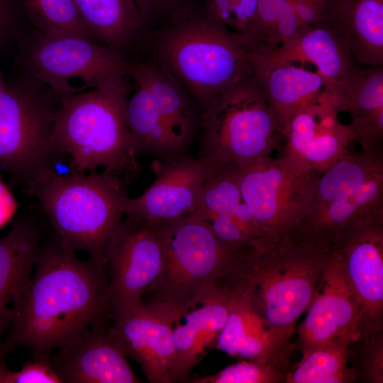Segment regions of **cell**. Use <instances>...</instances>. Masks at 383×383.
<instances>
[{
	"label": "cell",
	"instance_id": "1",
	"mask_svg": "<svg viewBox=\"0 0 383 383\" xmlns=\"http://www.w3.org/2000/svg\"><path fill=\"white\" fill-rule=\"evenodd\" d=\"M53 233L42 240L35 272L16 303L6 353L26 346L36 354L58 349L90 328L109 325V272L103 255L77 258Z\"/></svg>",
	"mask_w": 383,
	"mask_h": 383
},
{
	"label": "cell",
	"instance_id": "2",
	"mask_svg": "<svg viewBox=\"0 0 383 383\" xmlns=\"http://www.w3.org/2000/svg\"><path fill=\"white\" fill-rule=\"evenodd\" d=\"M331 244L295 231L264 238L233 252L216 287L245 301L274 338L291 348L300 316L316 292Z\"/></svg>",
	"mask_w": 383,
	"mask_h": 383
},
{
	"label": "cell",
	"instance_id": "3",
	"mask_svg": "<svg viewBox=\"0 0 383 383\" xmlns=\"http://www.w3.org/2000/svg\"><path fill=\"white\" fill-rule=\"evenodd\" d=\"M127 77L106 88L56 94L54 137L69 157L70 172L102 167L129 182L138 175L126 118Z\"/></svg>",
	"mask_w": 383,
	"mask_h": 383
},
{
	"label": "cell",
	"instance_id": "4",
	"mask_svg": "<svg viewBox=\"0 0 383 383\" xmlns=\"http://www.w3.org/2000/svg\"><path fill=\"white\" fill-rule=\"evenodd\" d=\"M140 50L189 91L201 113L217 96L250 75L246 51L235 34L200 10L150 31Z\"/></svg>",
	"mask_w": 383,
	"mask_h": 383
},
{
	"label": "cell",
	"instance_id": "5",
	"mask_svg": "<svg viewBox=\"0 0 383 383\" xmlns=\"http://www.w3.org/2000/svg\"><path fill=\"white\" fill-rule=\"evenodd\" d=\"M131 182L107 170L55 174L34 190L53 233L74 251L103 255L125 216Z\"/></svg>",
	"mask_w": 383,
	"mask_h": 383
},
{
	"label": "cell",
	"instance_id": "6",
	"mask_svg": "<svg viewBox=\"0 0 383 383\" xmlns=\"http://www.w3.org/2000/svg\"><path fill=\"white\" fill-rule=\"evenodd\" d=\"M160 225L164 264L143 294L142 304L177 323L213 294L233 251L224 247L208 224L194 213Z\"/></svg>",
	"mask_w": 383,
	"mask_h": 383
},
{
	"label": "cell",
	"instance_id": "7",
	"mask_svg": "<svg viewBox=\"0 0 383 383\" xmlns=\"http://www.w3.org/2000/svg\"><path fill=\"white\" fill-rule=\"evenodd\" d=\"M29 79L0 89V170L31 196L69 157L54 137L56 94ZM70 161V160H69Z\"/></svg>",
	"mask_w": 383,
	"mask_h": 383
},
{
	"label": "cell",
	"instance_id": "8",
	"mask_svg": "<svg viewBox=\"0 0 383 383\" xmlns=\"http://www.w3.org/2000/svg\"><path fill=\"white\" fill-rule=\"evenodd\" d=\"M200 157L242 166L269 156L282 140L277 120L249 75L201 113Z\"/></svg>",
	"mask_w": 383,
	"mask_h": 383
},
{
	"label": "cell",
	"instance_id": "9",
	"mask_svg": "<svg viewBox=\"0 0 383 383\" xmlns=\"http://www.w3.org/2000/svg\"><path fill=\"white\" fill-rule=\"evenodd\" d=\"M383 208V151H349L319 174L301 234L331 244L357 219Z\"/></svg>",
	"mask_w": 383,
	"mask_h": 383
},
{
	"label": "cell",
	"instance_id": "10",
	"mask_svg": "<svg viewBox=\"0 0 383 383\" xmlns=\"http://www.w3.org/2000/svg\"><path fill=\"white\" fill-rule=\"evenodd\" d=\"M16 60L28 75L55 94L74 92V79L81 80L83 89H103L119 83L129 72V60L110 46L36 30L22 40Z\"/></svg>",
	"mask_w": 383,
	"mask_h": 383
},
{
	"label": "cell",
	"instance_id": "11",
	"mask_svg": "<svg viewBox=\"0 0 383 383\" xmlns=\"http://www.w3.org/2000/svg\"><path fill=\"white\" fill-rule=\"evenodd\" d=\"M238 170L243 199L262 235L277 239L296 231L309 211L319 174L270 155Z\"/></svg>",
	"mask_w": 383,
	"mask_h": 383
},
{
	"label": "cell",
	"instance_id": "12",
	"mask_svg": "<svg viewBox=\"0 0 383 383\" xmlns=\"http://www.w3.org/2000/svg\"><path fill=\"white\" fill-rule=\"evenodd\" d=\"M125 216L103 254L113 316L142 304L143 294L160 274L165 260L160 225Z\"/></svg>",
	"mask_w": 383,
	"mask_h": 383
},
{
	"label": "cell",
	"instance_id": "13",
	"mask_svg": "<svg viewBox=\"0 0 383 383\" xmlns=\"http://www.w3.org/2000/svg\"><path fill=\"white\" fill-rule=\"evenodd\" d=\"M359 303L358 335L383 331V208L357 219L331 242Z\"/></svg>",
	"mask_w": 383,
	"mask_h": 383
},
{
	"label": "cell",
	"instance_id": "14",
	"mask_svg": "<svg viewBox=\"0 0 383 383\" xmlns=\"http://www.w3.org/2000/svg\"><path fill=\"white\" fill-rule=\"evenodd\" d=\"M307 314L297 328L302 353L358 335L360 310L339 254L332 252L321 274Z\"/></svg>",
	"mask_w": 383,
	"mask_h": 383
},
{
	"label": "cell",
	"instance_id": "15",
	"mask_svg": "<svg viewBox=\"0 0 383 383\" xmlns=\"http://www.w3.org/2000/svg\"><path fill=\"white\" fill-rule=\"evenodd\" d=\"M338 113L327 91L299 108L281 131L282 156L306 170L321 174L327 170L350 151L355 142L351 129L339 121Z\"/></svg>",
	"mask_w": 383,
	"mask_h": 383
},
{
	"label": "cell",
	"instance_id": "16",
	"mask_svg": "<svg viewBox=\"0 0 383 383\" xmlns=\"http://www.w3.org/2000/svg\"><path fill=\"white\" fill-rule=\"evenodd\" d=\"M219 166L200 156L172 162L154 160L150 170L155 181L140 196L127 199L125 215L160 224L191 214L204 184Z\"/></svg>",
	"mask_w": 383,
	"mask_h": 383
},
{
	"label": "cell",
	"instance_id": "17",
	"mask_svg": "<svg viewBox=\"0 0 383 383\" xmlns=\"http://www.w3.org/2000/svg\"><path fill=\"white\" fill-rule=\"evenodd\" d=\"M174 322L140 304L113 316L110 331L126 357L135 361L151 383H172L175 362Z\"/></svg>",
	"mask_w": 383,
	"mask_h": 383
},
{
	"label": "cell",
	"instance_id": "18",
	"mask_svg": "<svg viewBox=\"0 0 383 383\" xmlns=\"http://www.w3.org/2000/svg\"><path fill=\"white\" fill-rule=\"evenodd\" d=\"M111 323L90 328L57 349L51 365L62 382H140L110 331Z\"/></svg>",
	"mask_w": 383,
	"mask_h": 383
},
{
	"label": "cell",
	"instance_id": "19",
	"mask_svg": "<svg viewBox=\"0 0 383 383\" xmlns=\"http://www.w3.org/2000/svg\"><path fill=\"white\" fill-rule=\"evenodd\" d=\"M43 226L28 209L0 238V342L14 318L13 307L30 279L43 240Z\"/></svg>",
	"mask_w": 383,
	"mask_h": 383
},
{
	"label": "cell",
	"instance_id": "20",
	"mask_svg": "<svg viewBox=\"0 0 383 383\" xmlns=\"http://www.w3.org/2000/svg\"><path fill=\"white\" fill-rule=\"evenodd\" d=\"M331 97L338 112L349 113L361 150L383 151V65L355 66Z\"/></svg>",
	"mask_w": 383,
	"mask_h": 383
},
{
	"label": "cell",
	"instance_id": "21",
	"mask_svg": "<svg viewBox=\"0 0 383 383\" xmlns=\"http://www.w3.org/2000/svg\"><path fill=\"white\" fill-rule=\"evenodd\" d=\"M250 76L264 94L278 124L279 133L301 106L315 100L326 89L317 72L298 67L289 62H270L246 51Z\"/></svg>",
	"mask_w": 383,
	"mask_h": 383
},
{
	"label": "cell",
	"instance_id": "22",
	"mask_svg": "<svg viewBox=\"0 0 383 383\" xmlns=\"http://www.w3.org/2000/svg\"><path fill=\"white\" fill-rule=\"evenodd\" d=\"M128 76L146 87L172 134L189 150L201 131V111L189 91L145 54L129 60Z\"/></svg>",
	"mask_w": 383,
	"mask_h": 383
},
{
	"label": "cell",
	"instance_id": "23",
	"mask_svg": "<svg viewBox=\"0 0 383 383\" xmlns=\"http://www.w3.org/2000/svg\"><path fill=\"white\" fill-rule=\"evenodd\" d=\"M255 54L270 62L311 63L324 79L330 95L357 65L341 35L323 24L306 26L296 37L270 53Z\"/></svg>",
	"mask_w": 383,
	"mask_h": 383
},
{
	"label": "cell",
	"instance_id": "24",
	"mask_svg": "<svg viewBox=\"0 0 383 383\" xmlns=\"http://www.w3.org/2000/svg\"><path fill=\"white\" fill-rule=\"evenodd\" d=\"M230 294L217 288L214 293L182 317L173 327L175 362L172 382H187L193 368L209 349L216 345L229 312Z\"/></svg>",
	"mask_w": 383,
	"mask_h": 383
},
{
	"label": "cell",
	"instance_id": "25",
	"mask_svg": "<svg viewBox=\"0 0 383 383\" xmlns=\"http://www.w3.org/2000/svg\"><path fill=\"white\" fill-rule=\"evenodd\" d=\"M321 24L345 41L359 65H383V0H328Z\"/></svg>",
	"mask_w": 383,
	"mask_h": 383
},
{
	"label": "cell",
	"instance_id": "26",
	"mask_svg": "<svg viewBox=\"0 0 383 383\" xmlns=\"http://www.w3.org/2000/svg\"><path fill=\"white\" fill-rule=\"evenodd\" d=\"M230 296L228 316L215 348L230 356L272 363L288 371L291 348L277 342L245 301Z\"/></svg>",
	"mask_w": 383,
	"mask_h": 383
},
{
	"label": "cell",
	"instance_id": "27",
	"mask_svg": "<svg viewBox=\"0 0 383 383\" xmlns=\"http://www.w3.org/2000/svg\"><path fill=\"white\" fill-rule=\"evenodd\" d=\"M94 40L125 55L139 50L148 30L135 0H72Z\"/></svg>",
	"mask_w": 383,
	"mask_h": 383
},
{
	"label": "cell",
	"instance_id": "28",
	"mask_svg": "<svg viewBox=\"0 0 383 383\" xmlns=\"http://www.w3.org/2000/svg\"><path fill=\"white\" fill-rule=\"evenodd\" d=\"M133 82L134 89L128 94L126 112L136 155L165 162L190 157L189 150L170 130L149 91L140 82L133 79Z\"/></svg>",
	"mask_w": 383,
	"mask_h": 383
},
{
	"label": "cell",
	"instance_id": "29",
	"mask_svg": "<svg viewBox=\"0 0 383 383\" xmlns=\"http://www.w3.org/2000/svg\"><path fill=\"white\" fill-rule=\"evenodd\" d=\"M305 27L288 0H259L247 30L235 35L245 51L267 54L296 37Z\"/></svg>",
	"mask_w": 383,
	"mask_h": 383
},
{
	"label": "cell",
	"instance_id": "30",
	"mask_svg": "<svg viewBox=\"0 0 383 383\" xmlns=\"http://www.w3.org/2000/svg\"><path fill=\"white\" fill-rule=\"evenodd\" d=\"M192 213L201 218L230 216L249 236L257 229L242 197L238 166L233 164L220 165L209 177Z\"/></svg>",
	"mask_w": 383,
	"mask_h": 383
},
{
	"label": "cell",
	"instance_id": "31",
	"mask_svg": "<svg viewBox=\"0 0 383 383\" xmlns=\"http://www.w3.org/2000/svg\"><path fill=\"white\" fill-rule=\"evenodd\" d=\"M349 344L328 343L304 354L296 367L287 372L285 382H355L354 371L348 365Z\"/></svg>",
	"mask_w": 383,
	"mask_h": 383
},
{
	"label": "cell",
	"instance_id": "32",
	"mask_svg": "<svg viewBox=\"0 0 383 383\" xmlns=\"http://www.w3.org/2000/svg\"><path fill=\"white\" fill-rule=\"evenodd\" d=\"M35 30L50 34L74 35L94 40L72 0H14Z\"/></svg>",
	"mask_w": 383,
	"mask_h": 383
},
{
	"label": "cell",
	"instance_id": "33",
	"mask_svg": "<svg viewBox=\"0 0 383 383\" xmlns=\"http://www.w3.org/2000/svg\"><path fill=\"white\" fill-rule=\"evenodd\" d=\"M348 365L355 375V382H383V331L359 336L348 347Z\"/></svg>",
	"mask_w": 383,
	"mask_h": 383
},
{
	"label": "cell",
	"instance_id": "34",
	"mask_svg": "<svg viewBox=\"0 0 383 383\" xmlns=\"http://www.w3.org/2000/svg\"><path fill=\"white\" fill-rule=\"evenodd\" d=\"M288 371L272 363L247 360L231 365L212 375L190 377L192 383H279L285 382Z\"/></svg>",
	"mask_w": 383,
	"mask_h": 383
},
{
	"label": "cell",
	"instance_id": "35",
	"mask_svg": "<svg viewBox=\"0 0 383 383\" xmlns=\"http://www.w3.org/2000/svg\"><path fill=\"white\" fill-rule=\"evenodd\" d=\"M259 0H203L200 11L228 31L239 35L247 30Z\"/></svg>",
	"mask_w": 383,
	"mask_h": 383
},
{
	"label": "cell",
	"instance_id": "36",
	"mask_svg": "<svg viewBox=\"0 0 383 383\" xmlns=\"http://www.w3.org/2000/svg\"><path fill=\"white\" fill-rule=\"evenodd\" d=\"M203 0H135L148 32L189 18Z\"/></svg>",
	"mask_w": 383,
	"mask_h": 383
},
{
	"label": "cell",
	"instance_id": "37",
	"mask_svg": "<svg viewBox=\"0 0 383 383\" xmlns=\"http://www.w3.org/2000/svg\"><path fill=\"white\" fill-rule=\"evenodd\" d=\"M36 355L18 371H13L7 367L6 353L0 347V383H62L51 365L48 352Z\"/></svg>",
	"mask_w": 383,
	"mask_h": 383
},
{
	"label": "cell",
	"instance_id": "38",
	"mask_svg": "<svg viewBox=\"0 0 383 383\" xmlns=\"http://www.w3.org/2000/svg\"><path fill=\"white\" fill-rule=\"evenodd\" d=\"M17 202L8 187L0 179V228L13 216Z\"/></svg>",
	"mask_w": 383,
	"mask_h": 383
},
{
	"label": "cell",
	"instance_id": "39",
	"mask_svg": "<svg viewBox=\"0 0 383 383\" xmlns=\"http://www.w3.org/2000/svg\"><path fill=\"white\" fill-rule=\"evenodd\" d=\"M13 15L9 0H0V43L12 28Z\"/></svg>",
	"mask_w": 383,
	"mask_h": 383
},
{
	"label": "cell",
	"instance_id": "40",
	"mask_svg": "<svg viewBox=\"0 0 383 383\" xmlns=\"http://www.w3.org/2000/svg\"><path fill=\"white\" fill-rule=\"evenodd\" d=\"M291 4L311 3L319 0H288Z\"/></svg>",
	"mask_w": 383,
	"mask_h": 383
}]
</instances>
